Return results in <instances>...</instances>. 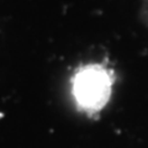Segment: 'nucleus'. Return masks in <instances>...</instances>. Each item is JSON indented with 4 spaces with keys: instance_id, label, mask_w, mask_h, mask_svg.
<instances>
[{
    "instance_id": "f257e3e1",
    "label": "nucleus",
    "mask_w": 148,
    "mask_h": 148,
    "mask_svg": "<svg viewBox=\"0 0 148 148\" xmlns=\"http://www.w3.org/2000/svg\"><path fill=\"white\" fill-rule=\"evenodd\" d=\"M112 88V74L108 67L100 63H89L79 67L71 82L74 103L86 114L100 112L108 105Z\"/></svg>"
},
{
    "instance_id": "f03ea898",
    "label": "nucleus",
    "mask_w": 148,
    "mask_h": 148,
    "mask_svg": "<svg viewBox=\"0 0 148 148\" xmlns=\"http://www.w3.org/2000/svg\"><path fill=\"white\" fill-rule=\"evenodd\" d=\"M142 18L148 29V0H142Z\"/></svg>"
}]
</instances>
